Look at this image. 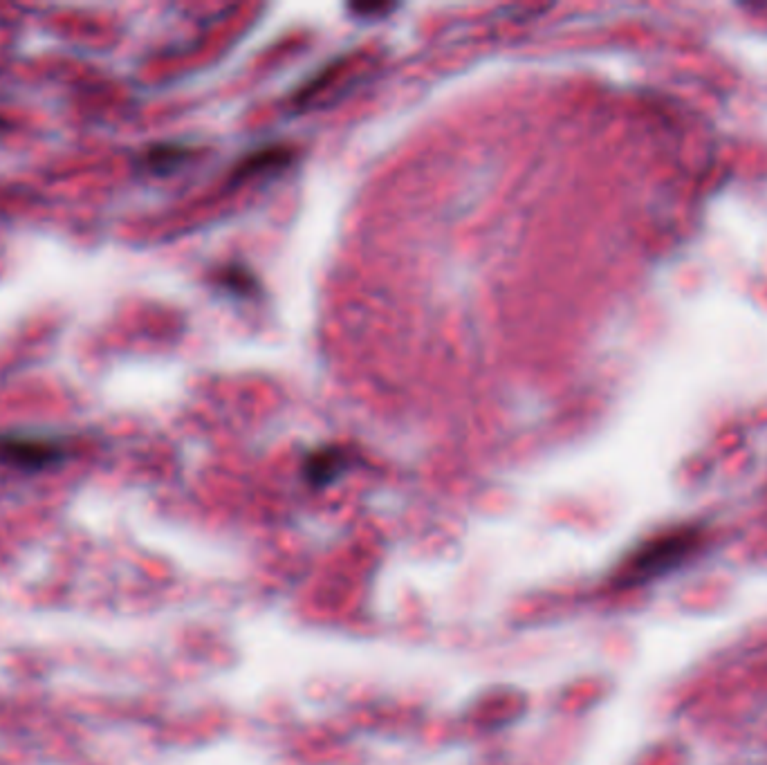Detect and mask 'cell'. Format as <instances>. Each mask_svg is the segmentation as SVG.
I'll return each mask as SVG.
<instances>
[{"instance_id":"1","label":"cell","mask_w":767,"mask_h":765,"mask_svg":"<svg viewBox=\"0 0 767 765\" xmlns=\"http://www.w3.org/2000/svg\"><path fill=\"white\" fill-rule=\"evenodd\" d=\"M702 539L705 537H702L698 525H685V528H673L658 534L624 561L622 570H619V582L637 586L664 577L696 555L702 546Z\"/></svg>"},{"instance_id":"2","label":"cell","mask_w":767,"mask_h":765,"mask_svg":"<svg viewBox=\"0 0 767 765\" xmlns=\"http://www.w3.org/2000/svg\"><path fill=\"white\" fill-rule=\"evenodd\" d=\"M68 456L66 445L36 433H3L0 436V463L18 472H41Z\"/></svg>"},{"instance_id":"3","label":"cell","mask_w":767,"mask_h":765,"mask_svg":"<svg viewBox=\"0 0 767 765\" xmlns=\"http://www.w3.org/2000/svg\"><path fill=\"white\" fill-rule=\"evenodd\" d=\"M346 467V458L339 451H321V454H314L308 465H306V474L310 478V483L314 485H326L332 478L341 474V469Z\"/></svg>"},{"instance_id":"4","label":"cell","mask_w":767,"mask_h":765,"mask_svg":"<svg viewBox=\"0 0 767 765\" xmlns=\"http://www.w3.org/2000/svg\"><path fill=\"white\" fill-rule=\"evenodd\" d=\"M182 158H184L182 149H175V146H157V149L149 151L144 162L146 167L153 171H166V169H173Z\"/></svg>"}]
</instances>
